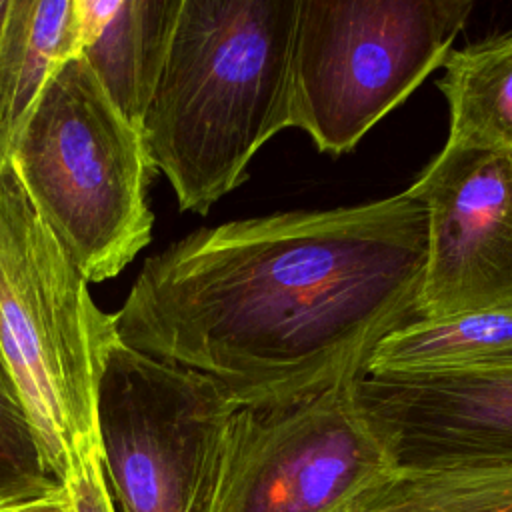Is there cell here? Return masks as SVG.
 Listing matches in <instances>:
<instances>
[{
    "instance_id": "cell-13",
    "label": "cell",
    "mask_w": 512,
    "mask_h": 512,
    "mask_svg": "<svg viewBox=\"0 0 512 512\" xmlns=\"http://www.w3.org/2000/svg\"><path fill=\"white\" fill-rule=\"evenodd\" d=\"M438 88L450 110L446 144L512 152V30L450 50Z\"/></svg>"
},
{
    "instance_id": "cell-11",
    "label": "cell",
    "mask_w": 512,
    "mask_h": 512,
    "mask_svg": "<svg viewBox=\"0 0 512 512\" xmlns=\"http://www.w3.org/2000/svg\"><path fill=\"white\" fill-rule=\"evenodd\" d=\"M72 56L76 0H10L0 40V164L10 160L46 84Z\"/></svg>"
},
{
    "instance_id": "cell-5",
    "label": "cell",
    "mask_w": 512,
    "mask_h": 512,
    "mask_svg": "<svg viewBox=\"0 0 512 512\" xmlns=\"http://www.w3.org/2000/svg\"><path fill=\"white\" fill-rule=\"evenodd\" d=\"M470 0H298L290 128L340 156L450 54Z\"/></svg>"
},
{
    "instance_id": "cell-8",
    "label": "cell",
    "mask_w": 512,
    "mask_h": 512,
    "mask_svg": "<svg viewBox=\"0 0 512 512\" xmlns=\"http://www.w3.org/2000/svg\"><path fill=\"white\" fill-rule=\"evenodd\" d=\"M406 192L428 222L418 320L512 312V152L444 144Z\"/></svg>"
},
{
    "instance_id": "cell-18",
    "label": "cell",
    "mask_w": 512,
    "mask_h": 512,
    "mask_svg": "<svg viewBox=\"0 0 512 512\" xmlns=\"http://www.w3.org/2000/svg\"><path fill=\"white\" fill-rule=\"evenodd\" d=\"M52 498V496H50ZM46 498L40 500H28V502H0V512H32L40 502H44Z\"/></svg>"
},
{
    "instance_id": "cell-16",
    "label": "cell",
    "mask_w": 512,
    "mask_h": 512,
    "mask_svg": "<svg viewBox=\"0 0 512 512\" xmlns=\"http://www.w3.org/2000/svg\"><path fill=\"white\" fill-rule=\"evenodd\" d=\"M62 488L72 512H118L106 482L102 454L76 464L62 480Z\"/></svg>"
},
{
    "instance_id": "cell-3",
    "label": "cell",
    "mask_w": 512,
    "mask_h": 512,
    "mask_svg": "<svg viewBox=\"0 0 512 512\" xmlns=\"http://www.w3.org/2000/svg\"><path fill=\"white\" fill-rule=\"evenodd\" d=\"M116 342L114 312L96 306L12 162H2L0 360L60 486L76 464L102 454L98 390Z\"/></svg>"
},
{
    "instance_id": "cell-17",
    "label": "cell",
    "mask_w": 512,
    "mask_h": 512,
    "mask_svg": "<svg viewBox=\"0 0 512 512\" xmlns=\"http://www.w3.org/2000/svg\"><path fill=\"white\" fill-rule=\"evenodd\" d=\"M32 512H72L70 506H68V500H66V494H64V488L60 494L52 496V498H46L44 502H40Z\"/></svg>"
},
{
    "instance_id": "cell-6",
    "label": "cell",
    "mask_w": 512,
    "mask_h": 512,
    "mask_svg": "<svg viewBox=\"0 0 512 512\" xmlns=\"http://www.w3.org/2000/svg\"><path fill=\"white\" fill-rule=\"evenodd\" d=\"M396 468L360 416L352 384L236 408L200 512H352Z\"/></svg>"
},
{
    "instance_id": "cell-4",
    "label": "cell",
    "mask_w": 512,
    "mask_h": 512,
    "mask_svg": "<svg viewBox=\"0 0 512 512\" xmlns=\"http://www.w3.org/2000/svg\"><path fill=\"white\" fill-rule=\"evenodd\" d=\"M10 162L86 282L118 276L152 238L142 130L80 56L46 84Z\"/></svg>"
},
{
    "instance_id": "cell-14",
    "label": "cell",
    "mask_w": 512,
    "mask_h": 512,
    "mask_svg": "<svg viewBox=\"0 0 512 512\" xmlns=\"http://www.w3.org/2000/svg\"><path fill=\"white\" fill-rule=\"evenodd\" d=\"M352 512H512V470H394Z\"/></svg>"
},
{
    "instance_id": "cell-7",
    "label": "cell",
    "mask_w": 512,
    "mask_h": 512,
    "mask_svg": "<svg viewBox=\"0 0 512 512\" xmlns=\"http://www.w3.org/2000/svg\"><path fill=\"white\" fill-rule=\"evenodd\" d=\"M236 406L210 378L114 344L98 390L106 482L120 512H200Z\"/></svg>"
},
{
    "instance_id": "cell-1",
    "label": "cell",
    "mask_w": 512,
    "mask_h": 512,
    "mask_svg": "<svg viewBox=\"0 0 512 512\" xmlns=\"http://www.w3.org/2000/svg\"><path fill=\"white\" fill-rule=\"evenodd\" d=\"M426 244L406 190L198 228L142 264L116 334L236 408L294 404L362 378L372 350L418 320Z\"/></svg>"
},
{
    "instance_id": "cell-12",
    "label": "cell",
    "mask_w": 512,
    "mask_h": 512,
    "mask_svg": "<svg viewBox=\"0 0 512 512\" xmlns=\"http://www.w3.org/2000/svg\"><path fill=\"white\" fill-rule=\"evenodd\" d=\"M512 370V312H468L414 320L390 332L364 376H476Z\"/></svg>"
},
{
    "instance_id": "cell-15",
    "label": "cell",
    "mask_w": 512,
    "mask_h": 512,
    "mask_svg": "<svg viewBox=\"0 0 512 512\" xmlns=\"http://www.w3.org/2000/svg\"><path fill=\"white\" fill-rule=\"evenodd\" d=\"M62 486L44 470L16 390L0 360V502L50 498Z\"/></svg>"
},
{
    "instance_id": "cell-19",
    "label": "cell",
    "mask_w": 512,
    "mask_h": 512,
    "mask_svg": "<svg viewBox=\"0 0 512 512\" xmlns=\"http://www.w3.org/2000/svg\"><path fill=\"white\" fill-rule=\"evenodd\" d=\"M8 10H10V0H0V40H2V32H4V26H6Z\"/></svg>"
},
{
    "instance_id": "cell-10",
    "label": "cell",
    "mask_w": 512,
    "mask_h": 512,
    "mask_svg": "<svg viewBox=\"0 0 512 512\" xmlns=\"http://www.w3.org/2000/svg\"><path fill=\"white\" fill-rule=\"evenodd\" d=\"M182 0H76L78 56L138 128L164 68Z\"/></svg>"
},
{
    "instance_id": "cell-9",
    "label": "cell",
    "mask_w": 512,
    "mask_h": 512,
    "mask_svg": "<svg viewBox=\"0 0 512 512\" xmlns=\"http://www.w3.org/2000/svg\"><path fill=\"white\" fill-rule=\"evenodd\" d=\"M352 398L396 470H512V370L362 376Z\"/></svg>"
},
{
    "instance_id": "cell-2",
    "label": "cell",
    "mask_w": 512,
    "mask_h": 512,
    "mask_svg": "<svg viewBox=\"0 0 512 512\" xmlns=\"http://www.w3.org/2000/svg\"><path fill=\"white\" fill-rule=\"evenodd\" d=\"M298 0H182L142 136L182 212L208 214L290 128Z\"/></svg>"
}]
</instances>
